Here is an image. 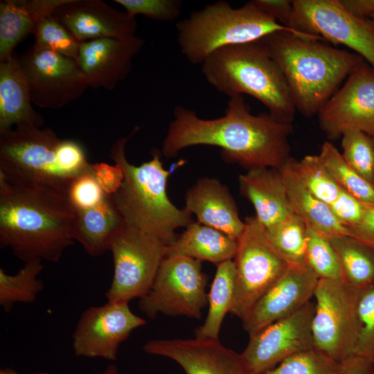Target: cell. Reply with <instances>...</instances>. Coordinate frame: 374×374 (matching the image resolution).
Wrapping results in <instances>:
<instances>
[{"label":"cell","instance_id":"cell-1","mask_svg":"<svg viewBox=\"0 0 374 374\" xmlns=\"http://www.w3.org/2000/svg\"><path fill=\"white\" fill-rule=\"evenodd\" d=\"M173 116L162 144L166 157L190 146L207 145L220 148L226 161L247 170L280 169L291 158L292 124L278 121L269 113L253 115L242 96L230 98L224 116L218 118H199L181 105L174 108Z\"/></svg>","mask_w":374,"mask_h":374},{"label":"cell","instance_id":"cell-2","mask_svg":"<svg viewBox=\"0 0 374 374\" xmlns=\"http://www.w3.org/2000/svg\"><path fill=\"white\" fill-rule=\"evenodd\" d=\"M76 211L66 193L0 175V247L24 262H56L74 240Z\"/></svg>","mask_w":374,"mask_h":374},{"label":"cell","instance_id":"cell-3","mask_svg":"<svg viewBox=\"0 0 374 374\" xmlns=\"http://www.w3.org/2000/svg\"><path fill=\"white\" fill-rule=\"evenodd\" d=\"M261 40L287 81L296 110L307 117L318 114L343 81L364 62L357 53L285 30Z\"/></svg>","mask_w":374,"mask_h":374},{"label":"cell","instance_id":"cell-4","mask_svg":"<svg viewBox=\"0 0 374 374\" xmlns=\"http://www.w3.org/2000/svg\"><path fill=\"white\" fill-rule=\"evenodd\" d=\"M129 138H119L110 150V157L124 175L120 188L110 198L125 224L168 246L177 238V229L194 222L192 214L185 208H177L168 198L166 186L171 172L163 168L159 150L154 149L152 159L140 166L129 163L125 155Z\"/></svg>","mask_w":374,"mask_h":374},{"label":"cell","instance_id":"cell-5","mask_svg":"<svg viewBox=\"0 0 374 374\" xmlns=\"http://www.w3.org/2000/svg\"><path fill=\"white\" fill-rule=\"evenodd\" d=\"M201 70L220 93L230 98L251 96L274 119L292 124L296 110L290 90L261 39L218 49L201 64Z\"/></svg>","mask_w":374,"mask_h":374},{"label":"cell","instance_id":"cell-6","mask_svg":"<svg viewBox=\"0 0 374 374\" xmlns=\"http://www.w3.org/2000/svg\"><path fill=\"white\" fill-rule=\"evenodd\" d=\"M181 53L192 64H202L222 48L250 43L271 33L285 30L311 40L322 38L285 26L253 1L233 8L226 1L208 4L176 24Z\"/></svg>","mask_w":374,"mask_h":374},{"label":"cell","instance_id":"cell-7","mask_svg":"<svg viewBox=\"0 0 374 374\" xmlns=\"http://www.w3.org/2000/svg\"><path fill=\"white\" fill-rule=\"evenodd\" d=\"M60 141L52 129L26 123L0 132V175L13 184L46 186L66 193L74 179L59 163Z\"/></svg>","mask_w":374,"mask_h":374},{"label":"cell","instance_id":"cell-8","mask_svg":"<svg viewBox=\"0 0 374 374\" xmlns=\"http://www.w3.org/2000/svg\"><path fill=\"white\" fill-rule=\"evenodd\" d=\"M166 247L158 238L125 224L109 247L114 274L105 293L107 301L129 303L144 297L166 256Z\"/></svg>","mask_w":374,"mask_h":374},{"label":"cell","instance_id":"cell-9","mask_svg":"<svg viewBox=\"0 0 374 374\" xmlns=\"http://www.w3.org/2000/svg\"><path fill=\"white\" fill-rule=\"evenodd\" d=\"M359 292L343 280L319 279L313 296L314 348L339 362L353 353Z\"/></svg>","mask_w":374,"mask_h":374},{"label":"cell","instance_id":"cell-10","mask_svg":"<svg viewBox=\"0 0 374 374\" xmlns=\"http://www.w3.org/2000/svg\"><path fill=\"white\" fill-rule=\"evenodd\" d=\"M244 223L233 259L236 282L229 312L241 319L289 265L273 248L256 216L247 217Z\"/></svg>","mask_w":374,"mask_h":374},{"label":"cell","instance_id":"cell-11","mask_svg":"<svg viewBox=\"0 0 374 374\" xmlns=\"http://www.w3.org/2000/svg\"><path fill=\"white\" fill-rule=\"evenodd\" d=\"M207 276L201 261L183 256L165 257L139 308L150 319L158 314L199 319L208 303Z\"/></svg>","mask_w":374,"mask_h":374},{"label":"cell","instance_id":"cell-12","mask_svg":"<svg viewBox=\"0 0 374 374\" xmlns=\"http://www.w3.org/2000/svg\"><path fill=\"white\" fill-rule=\"evenodd\" d=\"M290 28L341 44L365 59L374 71V19L357 17L339 0H294Z\"/></svg>","mask_w":374,"mask_h":374},{"label":"cell","instance_id":"cell-13","mask_svg":"<svg viewBox=\"0 0 374 374\" xmlns=\"http://www.w3.org/2000/svg\"><path fill=\"white\" fill-rule=\"evenodd\" d=\"M33 105L58 109L80 98L89 87L78 63L31 46L17 56Z\"/></svg>","mask_w":374,"mask_h":374},{"label":"cell","instance_id":"cell-14","mask_svg":"<svg viewBox=\"0 0 374 374\" xmlns=\"http://www.w3.org/2000/svg\"><path fill=\"white\" fill-rule=\"evenodd\" d=\"M129 303L107 301L81 314L72 335L75 356L115 361L120 345L132 332L146 323L132 312Z\"/></svg>","mask_w":374,"mask_h":374},{"label":"cell","instance_id":"cell-15","mask_svg":"<svg viewBox=\"0 0 374 374\" xmlns=\"http://www.w3.org/2000/svg\"><path fill=\"white\" fill-rule=\"evenodd\" d=\"M319 125L330 140L355 130L374 136V71L365 62L355 67L318 113Z\"/></svg>","mask_w":374,"mask_h":374},{"label":"cell","instance_id":"cell-16","mask_svg":"<svg viewBox=\"0 0 374 374\" xmlns=\"http://www.w3.org/2000/svg\"><path fill=\"white\" fill-rule=\"evenodd\" d=\"M314 303L310 301L295 313L249 336L241 354L252 374L263 373L287 358L314 348Z\"/></svg>","mask_w":374,"mask_h":374},{"label":"cell","instance_id":"cell-17","mask_svg":"<svg viewBox=\"0 0 374 374\" xmlns=\"http://www.w3.org/2000/svg\"><path fill=\"white\" fill-rule=\"evenodd\" d=\"M319 278L304 265H289L242 319L251 335L302 308L314 296Z\"/></svg>","mask_w":374,"mask_h":374},{"label":"cell","instance_id":"cell-18","mask_svg":"<svg viewBox=\"0 0 374 374\" xmlns=\"http://www.w3.org/2000/svg\"><path fill=\"white\" fill-rule=\"evenodd\" d=\"M143 350L175 361L186 374H252L242 354L225 347L219 339H154L146 342Z\"/></svg>","mask_w":374,"mask_h":374},{"label":"cell","instance_id":"cell-19","mask_svg":"<svg viewBox=\"0 0 374 374\" xmlns=\"http://www.w3.org/2000/svg\"><path fill=\"white\" fill-rule=\"evenodd\" d=\"M52 16L80 43L136 35V17L101 0H66Z\"/></svg>","mask_w":374,"mask_h":374},{"label":"cell","instance_id":"cell-20","mask_svg":"<svg viewBox=\"0 0 374 374\" xmlns=\"http://www.w3.org/2000/svg\"><path fill=\"white\" fill-rule=\"evenodd\" d=\"M143 45L144 40L136 35L82 42L78 63L89 86L114 89L128 75L133 58Z\"/></svg>","mask_w":374,"mask_h":374},{"label":"cell","instance_id":"cell-21","mask_svg":"<svg viewBox=\"0 0 374 374\" xmlns=\"http://www.w3.org/2000/svg\"><path fill=\"white\" fill-rule=\"evenodd\" d=\"M184 208L196 215L198 222L235 240L244 229L245 223L227 186L216 179H198L186 193Z\"/></svg>","mask_w":374,"mask_h":374},{"label":"cell","instance_id":"cell-22","mask_svg":"<svg viewBox=\"0 0 374 374\" xmlns=\"http://www.w3.org/2000/svg\"><path fill=\"white\" fill-rule=\"evenodd\" d=\"M240 193L253 206L256 217L268 228L294 213L279 169L258 168L239 176Z\"/></svg>","mask_w":374,"mask_h":374},{"label":"cell","instance_id":"cell-23","mask_svg":"<svg viewBox=\"0 0 374 374\" xmlns=\"http://www.w3.org/2000/svg\"><path fill=\"white\" fill-rule=\"evenodd\" d=\"M66 0L0 1V62L10 59L16 46L34 34L38 24Z\"/></svg>","mask_w":374,"mask_h":374},{"label":"cell","instance_id":"cell-24","mask_svg":"<svg viewBox=\"0 0 374 374\" xmlns=\"http://www.w3.org/2000/svg\"><path fill=\"white\" fill-rule=\"evenodd\" d=\"M24 123L42 127L44 120L33 107L26 77L14 55L0 62V132Z\"/></svg>","mask_w":374,"mask_h":374},{"label":"cell","instance_id":"cell-25","mask_svg":"<svg viewBox=\"0 0 374 374\" xmlns=\"http://www.w3.org/2000/svg\"><path fill=\"white\" fill-rule=\"evenodd\" d=\"M279 170L292 211L305 222L307 226L328 240L350 235L349 229L335 217L329 206L305 187L294 171L290 160Z\"/></svg>","mask_w":374,"mask_h":374},{"label":"cell","instance_id":"cell-26","mask_svg":"<svg viewBox=\"0 0 374 374\" xmlns=\"http://www.w3.org/2000/svg\"><path fill=\"white\" fill-rule=\"evenodd\" d=\"M237 240L198 222H193L166 247V256H183L216 265L234 258Z\"/></svg>","mask_w":374,"mask_h":374},{"label":"cell","instance_id":"cell-27","mask_svg":"<svg viewBox=\"0 0 374 374\" xmlns=\"http://www.w3.org/2000/svg\"><path fill=\"white\" fill-rule=\"evenodd\" d=\"M125 224L110 196L107 195L96 206L76 211L74 240L89 256H98L109 251L112 240Z\"/></svg>","mask_w":374,"mask_h":374},{"label":"cell","instance_id":"cell-28","mask_svg":"<svg viewBox=\"0 0 374 374\" xmlns=\"http://www.w3.org/2000/svg\"><path fill=\"white\" fill-rule=\"evenodd\" d=\"M236 269L233 260L217 265L207 295L208 311L204 323L195 332L199 338L219 339L222 323L230 312L235 291Z\"/></svg>","mask_w":374,"mask_h":374},{"label":"cell","instance_id":"cell-29","mask_svg":"<svg viewBox=\"0 0 374 374\" xmlns=\"http://www.w3.org/2000/svg\"><path fill=\"white\" fill-rule=\"evenodd\" d=\"M339 259L342 280L361 291L374 284V249L350 235L330 240Z\"/></svg>","mask_w":374,"mask_h":374},{"label":"cell","instance_id":"cell-30","mask_svg":"<svg viewBox=\"0 0 374 374\" xmlns=\"http://www.w3.org/2000/svg\"><path fill=\"white\" fill-rule=\"evenodd\" d=\"M42 260L24 262L15 274H8L0 269V305L9 312L19 303H32L43 290V281L38 278L43 270Z\"/></svg>","mask_w":374,"mask_h":374},{"label":"cell","instance_id":"cell-31","mask_svg":"<svg viewBox=\"0 0 374 374\" xmlns=\"http://www.w3.org/2000/svg\"><path fill=\"white\" fill-rule=\"evenodd\" d=\"M319 157L342 189L360 202L374 206V184L353 169L331 142L323 143Z\"/></svg>","mask_w":374,"mask_h":374},{"label":"cell","instance_id":"cell-32","mask_svg":"<svg viewBox=\"0 0 374 374\" xmlns=\"http://www.w3.org/2000/svg\"><path fill=\"white\" fill-rule=\"evenodd\" d=\"M265 231L273 248L288 265L305 264L308 226L300 217L294 214Z\"/></svg>","mask_w":374,"mask_h":374},{"label":"cell","instance_id":"cell-33","mask_svg":"<svg viewBox=\"0 0 374 374\" xmlns=\"http://www.w3.org/2000/svg\"><path fill=\"white\" fill-rule=\"evenodd\" d=\"M290 164L305 187L317 198L331 205L342 188L321 162L319 155H306L301 160L290 159Z\"/></svg>","mask_w":374,"mask_h":374},{"label":"cell","instance_id":"cell-34","mask_svg":"<svg viewBox=\"0 0 374 374\" xmlns=\"http://www.w3.org/2000/svg\"><path fill=\"white\" fill-rule=\"evenodd\" d=\"M305 264L319 279L342 280L339 259L330 240L308 226Z\"/></svg>","mask_w":374,"mask_h":374},{"label":"cell","instance_id":"cell-35","mask_svg":"<svg viewBox=\"0 0 374 374\" xmlns=\"http://www.w3.org/2000/svg\"><path fill=\"white\" fill-rule=\"evenodd\" d=\"M341 154L348 164L374 184V136L348 131L341 136Z\"/></svg>","mask_w":374,"mask_h":374},{"label":"cell","instance_id":"cell-36","mask_svg":"<svg viewBox=\"0 0 374 374\" xmlns=\"http://www.w3.org/2000/svg\"><path fill=\"white\" fill-rule=\"evenodd\" d=\"M34 35L35 47L60 54L78 62L81 43L52 15L38 24Z\"/></svg>","mask_w":374,"mask_h":374},{"label":"cell","instance_id":"cell-37","mask_svg":"<svg viewBox=\"0 0 374 374\" xmlns=\"http://www.w3.org/2000/svg\"><path fill=\"white\" fill-rule=\"evenodd\" d=\"M261 374H341V363L312 348L287 358Z\"/></svg>","mask_w":374,"mask_h":374},{"label":"cell","instance_id":"cell-38","mask_svg":"<svg viewBox=\"0 0 374 374\" xmlns=\"http://www.w3.org/2000/svg\"><path fill=\"white\" fill-rule=\"evenodd\" d=\"M357 316L358 332L353 355L374 364V284L359 292Z\"/></svg>","mask_w":374,"mask_h":374},{"label":"cell","instance_id":"cell-39","mask_svg":"<svg viewBox=\"0 0 374 374\" xmlns=\"http://www.w3.org/2000/svg\"><path fill=\"white\" fill-rule=\"evenodd\" d=\"M125 12L136 17L143 15L161 21H172L181 15L179 0H114Z\"/></svg>","mask_w":374,"mask_h":374},{"label":"cell","instance_id":"cell-40","mask_svg":"<svg viewBox=\"0 0 374 374\" xmlns=\"http://www.w3.org/2000/svg\"><path fill=\"white\" fill-rule=\"evenodd\" d=\"M66 194L76 211L92 208L100 204L108 195L97 182L93 168L73 179Z\"/></svg>","mask_w":374,"mask_h":374},{"label":"cell","instance_id":"cell-41","mask_svg":"<svg viewBox=\"0 0 374 374\" xmlns=\"http://www.w3.org/2000/svg\"><path fill=\"white\" fill-rule=\"evenodd\" d=\"M366 204L342 189L338 198L329 206L335 217L348 229L355 226L362 220Z\"/></svg>","mask_w":374,"mask_h":374},{"label":"cell","instance_id":"cell-42","mask_svg":"<svg viewBox=\"0 0 374 374\" xmlns=\"http://www.w3.org/2000/svg\"><path fill=\"white\" fill-rule=\"evenodd\" d=\"M94 176L103 190L108 195L115 193L123 180V172L118 165L105 162L92 164Z\"/></svg>","mask_w":374,"mask_h":374},{"label":"cell","instance_id":"cell-43","mask_svg":"<svg viewBox=\"0 0 374 374\" xmlns=\"http://www.w3.org/2000/svg\"><path fill=\"white\" fill-rule=\"evenodd\" d=\"M254 1L276 21L290 28L294 10L292 1L254 0Z\"/></svg>","mask_w":374,"mask_h":374},{"label":"cell","instance_id":"cell-44","mask_svg":"<svg viewBox=\"0 0 374 374\" xmlns=\"http://www.w3.org/2000/svg\"><path fill=\"white\" fill-rule=\"evenodd\" d=\"M350 236L368 244L374 249V206L366 204L360 222L349 229Z\"/></svg>","mask_w":374,"mask_h":374},{"label":"cell","instance_id":"cell-45","mask_svg":"<svg viewBox=\"0 0 374 374\" xmlns=\"http://www.w3.org/2000/svg\"><path fill=\"white\" fill-rule=\"evenodd\" d=\"M340 363L341 374H374V364L355 355Z\"/></svg>","mask_w":374,"mask_h":374},{"label":"cell","instance_id":"cell-46","mask_svg":"<svg viewBox=\"0 0 374 374\" xmlns=\"http://www.w3.org/2000/svg\"><path fill=\"white\" fill-rule=\"evenodd\" d=\"M342 6L353 15L362 19L374 17V0H339Z\"/></svg>","mask_w":374,"mask_h":374},{"label":"cell","instance_id":"cell-47","mask_svg":"<svg viewBox=\"0 0 374 374\" xmlns=\"http://www.w3.org/2000/svg\"><path fill=\"white\" fill-rule=\"evenodd\" d=\"M0 374H20L16 370L11 368H3L0 370ZM30 374H50L47 371H40Z\"/></svg>","mask_w":374,"mask_h":374},{"label":"cell","instance_id":"cell-48","mask_svg":"<svg viewBox=\"0 0 374 374\" xmlns=\"http://www.w3.org/2000/svg\"><path fill=\"white\" fill-rule=\"evenodd\" d=\"M101 374H120L117 366L115 364L107 366Z\"/></svg>","mask_w":374,"mask_h":374},{"label":"cell","instance_id":"cell-49","mask_svg":"<svg viewBox=\"0 0 374 374\" xmlns=\"http://www.w3.org/2000/svg\"><path fill=\"white\" fill-rule=\"evenodd\" d=\"M373 19H374V17H373Z\"/></svg>","mask_w":374,"mask_h":374}]
</instances>
